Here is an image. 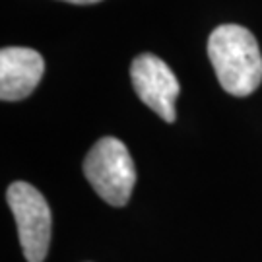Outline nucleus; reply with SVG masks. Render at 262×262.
I'll list each match as a JSON object with an SVG mask.
<instances>
[{"mask_svg": "<svg viewBox=\"0 0 262 262\" xmlns=\"http://www.w3.org/2000/svg\"><path fill=\"white\" fill-rule=\"evenodd\" d=\"M8 204L18 225L19 245L28 262H43L51 245V208L45 196L29 183H12L6 192Z\"/></svg>", "mask_w": 262, "mask_h": 262, "instance_id": "nucleus-3", "label": "nucleus"}, {"mask_svg": "<svg viewBox=\"0 0 262 262\" xmlns=\"http://www.w3.org/2000/svg\"><path fill=\"white\" fill-rule=\"evenodd\" d=\"M84 175L94 190L111 206H124L132 196L136 169L128 148L119 138L105 136L84 159Z\"/></svg>", "mask_w": 262, "mask_h": 262, "instance_id": "nucleus-2", "label": "nucleus"}, {"mask_svg": "<svg viewBox=\"0 0 262 262\" xmlns=\"http://www.w3.org/2000/svg\"><path fill=\"white\" fill-rule=\"evenodd\" d=\"M62 2H70V4H95L101 0H62Z\"/></svg>", "mask_w": 262, "mask_h": 262, "instance_id": "nucleus-6", "label": "nucleus"}, {"mask_svg": "<svg viewBox=\"0 0 262 262\" xmlns=\"http://www.w3.org/2000/svg\"><path fill=\"white\" fill-rule=\"evenodd\" d=\"M208 56L227 94L245 97L262 82V55L254 35L243 26L225 24L208 39Z\"/></svg>", "mask_w": 262, "mask_h": 262, "instance_id": "nucleus-1", "label": "nucleus"}, {"mask_svg": "<svg viewBox=\"0 0 262 262\" xmlns=\"http://www.w3.org/2000/svg\"><path fill=\"white\" fill-rule=\"evenodd\" d=\"M45 72V60L28 47H4L0 51V97L4 101L26 99Z\"/></svg>", "mask_w": 262, "mask_h": 262, "instance_id": "nucleus-5", "label": "nucleus"}, {"mask_svg": "<svg viewBox=\"0 0 262 262\" xmlns=\"http://www.w3.org/2000/svg\"><path fill=\"white\" fill-rule=\"evenodd\" d=\"M130 80L136 94L163 121L173 122L177 117V97L181 92L177 76L159 56L151 53L138 55L132 60Z\"/></svg>", "mask_w": 262, "mask_h": 262, "instance_id": "nucleus-4", "label": "nucleus"}]
</instances>
